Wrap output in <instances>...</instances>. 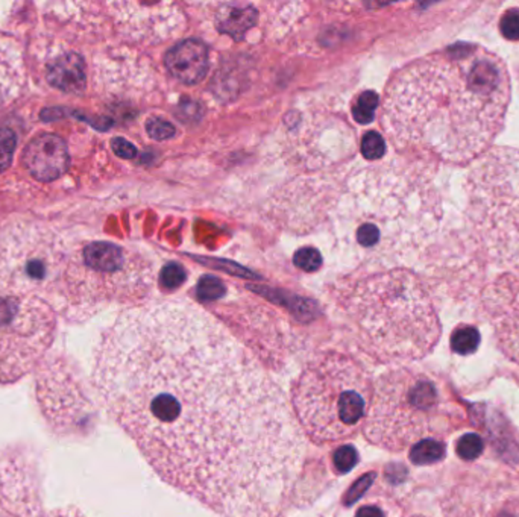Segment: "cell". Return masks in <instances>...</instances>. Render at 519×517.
Returning a JSON list of instances; mask_svg holds the SVG:
<instances>
[{
    "label": "cell",
    "instance_id": "1",
    "mask_svg": "<svg viewBox=\"0 0 519 517\" xmlns=\"http://www.w3.org/2000/svg\"><path fill=\"white\" fill-rule=\"evenodd\" d=\"M110 417L173 489L222 517H277L305 436L281 385L236 337L184 300L118 316L95 353Z\"/></svg>",
    "mask_w": 519,
    "mask_h": 517
},
{
    "label": "cell",
    "instance_id": "2",
    "mask_svg": "<svg viewBox=\"0 0 519 517\" xmlns=\"http://www.w3.org/2000/svg\"><path fill=\"white\" fill-rule=\"evenodd\" d=\"M510 103L508 65L457 43L400 70L385 88L383 126L398 149L466 165L486 154Z\"/></svg>",
    "mask_w": 519,
    "mask_h": 517
},
{
    "label": "cell",
    "instance_id": "3",
    "mask_svg": "<svg viewBox=\"0 0 519 517\" xmlns=\"http://www.w3.org/2000/svg\"><path fill=\"white\" fill-rule=\"evenodd\" d=\"M429 167L385 164L351 184L347 203L351 237L368 260L404 262L429 240L442 216Z\"/></svg>",
    "mask_w": 519,
    "mask_h": 517
},
{
    "label": "cell",
    "instance_id": "4",
    "mask_svg": "<svg viewBox=\"0 0 519 517\" xmlns=\"http://www.w3.org/2000/svg\"><path fill=\"white\" fill-rule=\"evenodd\" d=\"M360 349L378 363L429 355L442 334L433 299L416 275L402 269L372 273L338 293Z\"/></svg>",
    "mask_w": 519,
    "mask_h": 517
},
{
    "label": "cell",
    "instance_id": "5",
    "mask_svg": "<svg viewBox=\"0 0 519 517\" xmlns=\"http://www.w3.org/2000/svg\"><path fill=\"white\" fill-rule=\"evenodd\" d=\"M154 287L152 262L111 241H65L44 300L70 320L88 319L111 305L139 304Z\"/></svg>",
    "mask_w": 519,
    "mask_h": 517
},
{
    "label": "cell",
    "instance_id": "6",
    "mask_svg": "<svg viewBox=\"0 0 519 517\" xmlns=\"http://www.w3.org/2000/svg\"><path fill=\"white\" fill-rule=\"evenodd\" d=\"M374 383L348 354L327 351L305 364L292 385V410L305 437L315 445L348 442L363 431Z\"/></svg>",
    "mask_w": 519,
    "mask_h": 517
},
{
    "label": "cell",
    "instance_id": "7",
    "mask_svg": "<svg viewBox=\"0 0 519 517\" xmlns=\"http://www.w3.org/2000/svg\"><path fill=\"white\" fill-rule=\"evenodd\" d=\"M455 406L429 375L412 369H392L374 383V395L363 427L370 445L402 452L424 438L451 432Z\"/></svg>",
    "mask_w": 519,
    "mask_h": 517
},
{
    "label": "cell",
    "instance_id": "8",
    "mask_svg": "<svg viewBox=\"0 0 519 517\" xmlns=\"http://www.w3.org/2000/svg\"><path fill=\"white\" fill-rule=\"evenodd\" d=\"M465 190L468 220L485 252L519 272V149L487 150L472 165Z\"/></svg>",
    "mask_w": 519,
    "mask_h": 517
},
{
    "label": "cell",
    "instance_id": "9",
    "mask_svg": "<svg viewBox=\"0 0 519 517\" xmlns=\"http://www.w3.org/2000/svg\"><path fill=\"white\" fill-rule=\"evenodd\" d=\"M54 337V309L46 300L0 284V383L29 374Z\"/></svg>",
    "mask_w": 519,
    "mask_h": 517
},
{
    "label": "cell",
    "instance_id": "10",
    "mask_svg": "<svg viewBox=\"0 0 519 517\" xmlns=\"http://www.w3.org/2000/svg\"><path fill=\"white\" fill-rule=\"evenodd\" d=\"M487 315L495 326L498 346L519 363V273H508L487 288Z\"/></svg>",
    "mask_w": 519,
    "mask_h": 517
},
{
    "label": "cell",
    "instance_id": "11",
    "mask_svg": "<svg viewBox=\"0 0 519 517\" xmlns=\"http://www.w3.org/2000/svg\"><path fill=\"white\" fill-rule=\"evenodd\" d=\"M116 20L125 35L143 42H161L181 27V11L173 4H113Z\"/></svg>",
    "mask_w": 519,
    "mask_h": 517
},
{
    "label": "cell",
    "instance_id": "12",
    "mask_svg": "<svg viewBox=\"0 0 519 517\" xmlns=\"http://www.w3.org/2000/svg\"><path fill=\"white\" fill-rule=\"evenodd\" d=\"M69 149L55 133H38L23 150V165L38 182L57 181L69 167Z\"/></svg>",
    "mask_w": 519,
    "mask_h": 517
},
{
    "label": "cell",
    "instance_id": "13",
    "mask_svg": "<svg viewBox=\"0 0 519 517\" xmlns=\"http://www.w3.org/2000/svg\"><path fill=\"white\" fill-rule=\"evenodd\" d=\"M164 63L167 70L178 80L187 86H195L209 72V49L202 42L195 38L182 40L167 52Z\"/></svg>",
    "mask_w": 519,
    "mask_h": 517
},
{
    "label": "cell",
    "instance_id": "14",
    "mask_svg": "<svg viewBox=\"0 0 519 517\" xmlns=\"http://www.w3.org/2000/svg\"><path fill=\"white\" fill-rule=\"evenodd\" d=\"M46 80L50 87L65 93H78L86 86L84 59L69 49H58L46 61Z\"/></svg>",
    "mask_w": 519,
    "mask_h": 517
},
{
    "label": "cell",
    "instance_id": "15",
    "mask_svg": "<svg viewBox=\"0 0 519 517\" xmlns=\"http://www.w3.org/2000/svg\"><path fill=\"white\" fill-rule=\"evenodd\" d=\"M25 84L22 50L11 37L0 34V110L20 95Z\"/></svg>",
    "mask_w": 519,
    "mask_h": 517
},
{
    "label": "cell",
    "instance_id": "16",
    "mask_svg": "<svg viewBox=\"0 0 519 517\" xmlns=\"http://www.w3.org/2000/svg\"><path fill=\"white\" fill-rule=\"evenodd\" d=\"M257 14L251 6L226 4L220 8L219 14L216 17V27L220 33L230 34L233 37L240 40L248 29L256 23Z\"/></svg>",
    "mask_w": 519,
    "mask_h": 517
},
{
    "label": "cell",
    "instance_id": "17",
    "mask_svg": "<svg viewBox=\"0 0 519 517\" xmlns=\"http://www.w3.org/2000/svg\"><path fill=\"white\" fill-rule=\"evenodd\" d=\"M445 457L446 445L440 438H424L415 443L408 452V460L415 466H433L444 461Z\"/></svg>",
    "mask_w": 519,
    "mask_h": 517
},
{
    "label": "cell",
    "instance_id": "18",
    "mask_svg": "<svg viewBox=\"0 0 519 517\" xmlns=\"http://www.w3.org/2000/svg\"><path fill=\"white\" fill-rule=\"evenodd\" d=\"M480 343H482V336L476 326L462 323L455 326L454 331L451 332L450 346L455 355H461V357L472 355L477 353Z\"/></svg>",
    "mask_w": 519,
    "mask_h": 517
},
{
    "label": "cell",
    "instance_id": "19",
    "mask_svg": "<svg viewBox=\"0 0 519 517\" xmlns=\"http://www.w3.org/2000/svg\"><path fill=\"white\" fill-rule=\"evenodd\" d=\"M455 453L463 461H476L485 452V440L476 432H466L455 442Z\"/></svg>",
    "mask_w": 519,
    "mask_h": 517
},
{
    "label": "cell",
    "instance_id": "20",
    "mask_svg": "<svg viewBox=\"0 0 519 517\" xmlns=\"http://www.w3.org/2000/svg\"><path fill=\"white\" fill-rule=\"evenodd\" d=\"M359 460V452L353 445H342L332 453V469L339 475L349 474Z\"/></svg>",
    "mask_w": 519,
    "mask_h": 517
},
{
    "label": "cell",
    "instance_id": "21",
    "mask_svg": "<svg viewBox=\"0 0 519 517\" xmlns=\"http://www.w3.org/2000/svg\"><path fill=\"white\" fill-rule=\"evenodd\" d=\"M378 96L374 91H364L363 95L357 97V103L354 107V118L362 125L374 120L375 111L378 108Z\"/></svg>",
    "mask_w": 519,
    "mask_h": 517
},
{
    "label": "cell",
    "instance_id": "22",
    "mask_svg": "<svg viewBox=\"0 0 519 517\" xmlns=\"http://www.w3.org/2000/svg\"><path fill=\"white\" fill-rule=\"evenodd\" d=\"M16 146V133L6 126L0 128V173L11 165Z\"/></svg>",
    "mask_w": 519,
    "mask_h": 517
},
{
    "label": "cell",
    "instance_id": "23",
    "mask_svg": "<svg viewBox=\"0 0 519 517\" xmlns=\"http://www.w3.org/2000/svg\"><path fill=\"white\" fill-rule=\"evenodd\" d=\"M296 267H300L301 270L305 272H317L322 264V256L315 247H301L300 251H296L294 258Z\"/></svg>",
    "mask_w": 519,
    "mask_h": 517
},
{
    "label": "cell",
    "instance_id": "24",
    "mask_svg": "<svg viewBox=\"0 0 519 517\" xmlns=\"http://www.w3.org/2000/svg\"><path fill=\"white\" fill-rule=\"evenodd\" d=\"M385 152V140L380 133H368L362 140V154L368 160H380Z\"/></svg>",
    "mask_w": 519,
    "mask_h": 517
},
{
    "label": "cell",
    "instance_id": "25",
    "mask_svg": "<svg viewBox=\"0 0 519 517\" xmlns=\"http://www.w3.org/2000/svg\"><path fill=\"white\" fill-rule=\"evenodd\" d=\"M500 33L508 42H519V8H510L500 19Z\"/></svg>",
    "mask_w": 519,
    "mask_h": 517
},
{
    "label": "cell",
    "instance_id": "26",
    "mask_svg": "<svg viewBox=\"0 0 519 517\" xmlns=\"http://www.w3.org/2000/svg\"><path fill=\"white\" fill-rule=\"evenodd\" d=\"M146 131L149 137L158 141L169 140L175 135V126L163 118H152L146 123Z\"/></svg>",
    "mask_w": 519,
    "mask_h": 517
},
{
    "label": "cell",
    "instance_id": "27",
    "mask_svg": "<svg viewBox=\"0 0 519 517\" xmlns=\"http://www.w3.org/2000/svg\"><path fill=\"white\" fill-rule=\"evenodd\" d=\"M224 284L218 278L203 277L198 284L199 298L203 300H215L224 294Z\"/></svg>",
    "mask_w": 519,
    "mask_h": 517
},
{
    "label": "cell",
    "instance_id": "28",
    "mask_svg": "<svg viewBox=\"0 0 519 517\" xmlns=\"http://www.w3.org/2000/svg\"><path fill=\"white\" fill-rule=\"evenodd\" d=\"M186 281V270L179 264H167L161 272V284L169 290L178 288Z\"/></svg>",
    "mask_w": 519,
    "mask_h": 517
},
{
    "label": "cell",
    "instance_id": "29",
    "mask_svg": "<svg viewBox=\"0 0 519 517\" xmlns=\"http://www.w3.org/2000/svg\"><path fill=\"white\" fill-rule=\"evenodd\" d=\"M113 148L114 152H116L118 156H122V158H134L135 154H137V150H135L134 146H133L131 143H128V141L124 139L114 140Z\"/></svg>",
    "mask_w": 519,
    "mask_h": 517
},
{
    "label": "cell",
    "instance_id": "30",
    "mask_svg": "<svg viewBox=\"0 0 519 517\" xmlns=\"http://www.w3.org/2000/svg\"><path fill=\"white\" fill-rule=\"evenodd\" d=\"M355 517H385V514L377 506H360Z\"/></svg>",
    "mask_w": 519,
    "mask_h": 517
},
{
    "label": "cell",
    "instance_id": "31",
    "mask_svg": "<svg viewBox=\"0 0 519 517\" xmlns=\"http://www.w3.org/2000/svg\"><path fill=\"white\" fill-rule=\"evenodd\" d=\"M408 517H425V516H408Z\"/></svg>",
    "mask_w": 519,
    "mask_h": 517
},
{
    "label": "cell",
    "instance_id": "32",
    "mask_svg": "<svg viewBox=\"0 0 519 517\" xmlns=\"http://www.w3.org/2000/svg\"><path fill=\"white\" fill-rule=\"evenodd\" d=\"M277 517H279V516H277Z\"/></svg>",
    "mask_w": 519,
    "mask_h": 517
}]
</instances>
